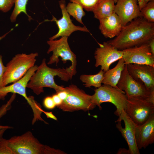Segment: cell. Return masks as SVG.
<instances>
[{
	"label": "cell",
	"instance_id": "6da1fadb",
	"mask_svg": "<svg viewBox=\"0 0 154 154\" xmlns=\"http://www.w3.org/2000/svg\"><path fill=\"white\" fill-rule=\"evenodd\" d=\"M154 38V23L142 17L136 18L122 27L119 34L107 42L119 50L147 43Z\"/></svg>",
	"mask_w": 154,
	"mask_h": 154
},
{
	"label": "cell",
	"instance_id": "7a4b0ae2",
	"mask_svg": "<svg viewBox=\"0 0 154 154\" xmlns=\"http://www.w3.org/2000/svg\"><path fill=\"white\" fill-rule=\"evenodd\" d=\"M57 76L60 79L68 82L72 79L71 71L69 67L66 69L52 68L48 66L45 58H44L34 74L31 77L27 88L31 89L37 95L44 92L43 88L48 87L54 89L57 93L64 90L65 88L58 86L54 80L55 76Z\"/></svg>",
	"mask_w": 154,
	"mask_h": 154
},
{
	"label": "cell",
	"instance_id": "3957f363",
	"mask_svg": "<svg viewBox=\"0 0 154 154\" xmlns=\"http://www.w3.org/2000/svg\"><path fill=\"white\" fill-rule=\"evenodd\" d=\"M13 154H64L60 150L41 143L31 131L7 139Z\"/></svg>",
	"mask_w": 154,
	"mask_h": 154
},
{
	"label": "cell",
	"instance_id": "277c9868",
	"mask_svg": "<svg viewBox=\"0 0 154 154\" xmlns=\"http://www.w3.org/2000/svg\"><path fill=\"white\" fill-rule=\"evenodd\" d=\"M38 56L37 52L16 55L6 65L3 78L2 87L21 79L35 65L36 58Z\"/></svg>",
	"mask_w": 154,
	"mask_h": 154
},
{
	"label": "cell",
	"instance_id": "5b68a950",
	"mask_svg": "<svg viewBox=\"0 0 154 154\" xmlns=\"http://www.w3.org/2000/svg\"><path fill=\"white\" fill-rule=\"evenodd\" d=\"M127 97L124 92L110 86L104 85L95 90L92 95V101L100 110L101 104L108 102L114 104L116 108L114 114L119 117L125 108Z\"/></svg>",
	"mask_w": 154,
	"mask_h": 154
},
{
	"label": "cell",
	"instance_id": "8992f818",
	"mask_svg": "<svg viewBox=\"0 0 154 154\" xmlns=\"http://www.w3.org/2000/svg\"><path fill=\"white\" fill-rule=\"evenodd\" d=\"M67 92L66 98L57 106L64 112H73L92 110L96 106L92 101V95L86 94L77 86L71 84L65 88Z\"/></svg>",
	"mask_w": 154,
	"mask_h": 154
},
{
	"label": "cell",
	"instance_id": "52a82bcc",
	"mask_svg": "<svg viewBox=\"0 0 154 154\" xmlns=\"http://www.w3.org/2000/svg\"><path fill=\"white\" fill-rule=\"evenodd\" d=\"M117 86L124 92L127 97L144 100L154 104V89L148 90L142 81L133 79L128 73L126 64Z\"/></svg>",
	"mask_w": 154,
	"mask_h": 154
},
{
	"label": "cell",
	"instance_id": "ba28073f",
	"mask_svg": "<svg viewBox=\"0 0 154 154\" xmlns=\"http://www.w3.org/2000/svg\"><path fill=\"white\" fill-rule=\"evenodd\" d=\"M68 37L63 36L57 40H49L47 41V43L49 46L47 53L48 54L51 52L53 53L47 64L50 65L56 63L57 65L59 61L60 57L61 58V60L64 64L66 63L67 60L70 61L72 64L69 67L72 78L76 73V57L69 46Z\"/></svg>",
	"mask_w": 154,
	"mask_h": 154
},
{
	"label": "cell",
	"instance_id": "9c48e42d",
	"mask_svg": "<svg viewBox=\"0 0 154 154\" xmlns=\"http://www.w3.org/2000/svg\"><path fill=\"white\" fill-rule=\"evenodd\" d=\"M127 97L124 110L136 125L143 124L154 114V104L142 99Z\"/></svg>",
	"mask_w": 154,
	"mask_h": 154
},
{
	"label": "cell",
	"instance_id": "30bf717a",
	"mask_svg": "<svg viewBox=\"0 0 154 154\" xmlns=\"http://www.w3.org/2000/svg\"><path fill=\"white\" fill-rule=\"evenodd\" d=\"M98 44L99 47L94 53L95 66H100L101 69L105 72L109 69L112 64L122 58L123 50H118L107 42Z\"/></svg>",
	"mask_w": 154,
	"mask_h": 154
},
{
	"label": "cell",
	"instance_id": "8fae6325",
	"mask_svg": "<svg viewBox=\"0 0 154 154\" xmlns=\"http://www.w3.org/2000/svg\"><path fill=\"white\" fill-rule=\"evenodd\" d=\"M123 50L122 58L125 64H136L154 66V55L151 52L148 43Z\"/></svg>",
	"mask_w": 154,
	"mask_h": 154
},
{
	"label": "cell",
	"instance_id": "7c38bea8",
	"mask_svg": "<svg viewBox=\"0 0 154 154\" xmlns=\"http://www.w3.org/2000/svg\"><path fill=\"white\" fill-rule=\"evenodd\" d=\"M59 4L62 12V18L57 20L52 16V19L50 20L56 23L58 27V31L56 35L50 38L49 40H54L60 37H68L72 33L76 31L90 33L89 31L85 26H77L72 23L70 15L67 11L66 1L64 0L59 1Z\"/></svg>",
	"mask_w": 154,
	"mask_h": 154
},
{
	"label": "cell",
	"instance_id": "4fadbf2b",
	"mask_svg": "<svg viewBox=\"0 0 154 154\" xmlns=\"http://www.w3.org/2000/svg\"><path fill=\"white\" fill-rule=\"evenodd\" d=\"M116 127L126 141L130 154H139L136 143L135 131L137 125L123 110L118 119L116 121Z\"/></svg>",
	"mask_w": 154,
	"mask_h": 154
},
{
	"label": "cell",
	"instance_id": "5bb4252c",
	"mask_svg": "<svg viewBox=\"0 0 154 154\" xmlns=\"http://www.w3.org/2000/svg\"><path fill=\"white\" fill-rule=\"evenodd\" d=\"M116 3L114 12L119 17L122 27L142 17L138 0H118Z\"/></svg>",
	"mask_w": 154,
	"mask_h": 154
},
{
	"label": "cell",
	"instance_id": "9a60e30c",
	"mask_svg": "<svg viewBox=\"0 0 154 154\" xmlns=\"http://www.w3.org/2000/svg\"><path fill=\"white\" fill-rule=\"evenodd\" d=\"M126 65L128 73L133 79L142 81L148 90L154 89V66L136 64Z\"/></svg>",
	"mask_w": 154,
	"mask_h": 154
},
{
	"label": "cell",
	"instance_id": "2e32d148",
	"mask_svg": "<svg viewBox=\"0 0 154 154\" xmlns=\"http://www.w3.org/2000/svg\"><path fill=\"white\" fill-rule=\"evenodd\" d=\"M135 138L139 150L145 148L154 142V114L141 125H137L135 131Z\"/></svg>",
	"mask_w": 154,
	"mask_h": 154
},
{
	"label": "cell",
	"instance_id": "e0dca14e",
	"mask_svg": "<svg viewBox=\"0 0 154 154\" xmlns=\"http://www.w3.org/2000/svg\"><path fill=\"white\" fill-rule=\"evenodd\" d=\"M38 66L35 65L31 68L20 80L13 84L0 88V100H4L5 97L9 93L17 94L26 100L29 103L31 100L30 96H27L26 88L31 77L38 68Z\"/></svg>",
	"mask_w": 154,
	"mask_h": 154
},
{
	"label": "cell",
	"instance_id": "ac0fdd59",
	"mask_svg": "<svg viewBox=\"0 0 154 154\" xmlns=\"http://www.w3.org/2000/svg\"><path fill=\"white\" fill-rule=\"evenodd\" d=\"M99 21V29L106 38H112L117 37L121 30L122 26L120 19L115 12Z\"/></svg>",
	"mask_w": 154,
	"mask_h": 154
},
{
	"label": "cell",
	"instance_id": "d6986e66",
	"mask_svg": "<svg viewBox=\"0 0 154 154\" xmlns=\"http://www.w3.org/2000/svg\"><path fill=\"white\" fill-rule=\"evenodd\" d=\"M125 65V64L122 58L119 59L117 64L114 67L109 69L104 72V78L102 83L104 85H108L118 89L117 85Z\"/></svg>",
	"mask_w": 154,
	"mask_h": 154
},
{
	"label": "cell",
	"instance_id": "ffe728a7",
	"mask_svg": "<svg viewBox=\"0 0 154 154\" xmlns=\"http://www.w3.org/2000/svg\"><path fill=\"white\" fill-rule=\"evenodd\" d=\"M115 3L112 0H100L92 11L94 17L99 20L112 14L115 12Z\"/></svg>",
	"mask_w": 154,
	"mask_h": 154
},
{
	"label": "cell",
	"instance_id": "44dd1931",
	"mask_svg": "<svg viewBox=\"0 0 154 154\" xmlns=\"http://www.w3.org/2000/svg\"><path fill=\"white\" fill-rule=\"evenodd\" d=\"M104 72L102 69L97 74L94 75H81L80 80L84 83L86 87L90 88L92 86L99 88L102 86V81L104 78Z\"/></svg>",
	"mask_w": 154,
	"mask_h": 154
},
{
	"label": "cell",
	"instance_id": "7402d4cb",
	"mask_svg": "<svg viewBox=\"0 0 154 154\" xmlns=\"http://www.w3.org/2000/svg\"><path fill=\"white\" fill-rule=\"evenodd\" d=\"M67 12L79 23L83 25L82 18L85 15L83 7L79 4L74 2H69L66 6Z\"/></svg>",
	"mask_w": 154,
	"mask_h": 154
},
{
	"label": "cell",
	"instance_id": "603a6c76",
	"mask_svg": "<svg viewBox=\"0 0 154 154\" xmlns=\"http://www.w3.org/2000/svg\"><path fill=\"white\" fill-rule=\"evenodd\" d=\"M28 1V0H15L14 7L10 17L12 22H15L17 17L21 13H24L27 16L29 21L32 19L27 12L26 7Z\"/></svg>",
	"mask_w": 154,
	"mask_h": 154
},
{
	"label": "cell",
	"instance_id": "cb8c5ba5",
	"mask_svg": "<svg viewBox=\"0 0 154 154\" xmlns=\"http://www.w3.org/2000/svg\"><path fill=\"white\" fill-rule=\"evenodd\" d=\"M142 17L147 21L154 22V0L147 2L140 10Z\"/></svg>",
	"mask_w": 154,
	"mask_h": 154
},
{
	"label": "cell",
	"instance_id": "d4e9b609",
	"mask_svg": "<svg viewBox=\"0 0 154 154\" xmlns=\"http://www.w3.org/2000/svg\"><path fill=\"white\" fill-rule=\"evenodd\" d=\"M70 2L77 3L88 11H92L100 0H69Z\"/></svg>",
	"mask_w": 154,
	"mask_h": 154
},
{
	"label": "cell",
	"instance_id": "484cf974",
	"mask_svg": "<svg viewBox=\"0 0 154 154\" xmlns=\"http://www.w3.org/2000/svg\"><path fill=\"white\" fill-rule=\"evenodd\" d=\"M0 154H13L7 140L3 137L0 139Z\"/></svg>",
	"mask_w": 154,
	"mask_h": 154
},
{
	"label": "cell",
	"instance_id": "4316f807",
	"mask_svg": "<svg viewBox=\"0 0 154 154\" xmlns=\"http://www.w3.org/2000/svg\"><path fill=\"white\" fill-rule=\"evenodd\" d=\"M15 0H0V11L4 13L9 11L14 4Z\"/></svg>",
	"mask_w": 154,
	"mask_h": 154
},
{
	"label": "cell",
	"instance_id": "83f0119b",
	"mask_svg": "<svg viewBox=\"0 0 154 154\" xmlns=\"http://www.w3.org/2000/svg\"><path fill=\"white\" fill-rule=\"evenodd\" d=\"M12 30L13 29H12L9 32L0 37V41L5 37L6 35L12 31ZM6 66H5L3 64L2 59V56L0 54V88L2 87L3 76L6 70Z\"/></svg>",
	"mask_w": 154,
	"mask_h": 154
},
{
	"label": "cell",
	"instance_id": "f1b7e54d",
	"mask_svg": "<svg viewBox=\"0 0 154 154\" xmlns=\"http://www.w3.org/2000/svg\"><path fill=\"white\" fill-rule=\"evenodd\" d=\"M43 104L46 108L50 110L54 109L56 106L51 96H47L44 98L43 101Z\"/></svg>",
	"mask_w": 154,
	"mask_h": 154
},
{
	"label": "cell",
	"instance_id": "f546056e",
	"mask_svg": "<svg viewBox=\"0 0 154 154\" xmlns=\"http://www.w3.org/2000/svg\"><path fill=\"white\" fill-rule=\"evenodd\" d=\"M52 97L56 106H58L62 103V101L57 94L53 95Z\"/></svg>",
	"mask_w": 154,
	"mask_h": 154
},
{
	"label": "cell",
	"instance_id": "4dcf8cb0",
	"mask_svg": "<svg viewBox=\"0 0 154 154\" xmlns=\"http://www.w3.org/2000/svg\"><path fill=\"white\" fill-rule=\"evenodd\" d=\"M56 94L58 95L62 101L64 100L67 96V92L65 89L64 90L60 91Z\"/></svg>",
	"mask_w": 154,
	"mask_h": 154
},
{
	"label": "cell",
	"instance_id": "1f68e13d",
	"mask_svg": "<svg viewBox=\"0 0 154 154\" xmlns=\"http://www.w3.org/2000/svg\"><path fill=\"white\" fill-rule=\"evenodd\" d=\"M148 43L151 52L154 55V38L151 39Z\"/></svg>",
	"mask_w": 154,
	"mask_h": 154
},
{
	"label": "cell",
	"instance_id": "d6a6232c",
	"mask_svg": "<svg viewBox=\"0 0 154 154\" xmlns=\"http://www.w3.org/2000/svg\"><path fill=\"white\" fill-rule=\"evenodd\" d=\"M42 112L44 113L47 118H50L55 120L57 121L56 117L53 115L52 112H47L42 110Z\"/></svg>",
	"mask_w": 154,
	"mask_h": 154
},
{
	"label": "cell",
	"instance_id": "836d02e7",
	"mask_svg": "<svg viewBox=\"0 0 154 154\" xmlns=\"http://www.w3.org/2000/svg\"><path fill=\"white\" fill-rule=\"evenodd\" d=\"M117 154H130L129 150L125 148H120Z\"/></svg>",
	"mask_w": 154,
	"mask_h": 154
},
{
	"label": "cell",
	"instance_id": "e575fe53",
	"mask_svg": "<svg viewBox=\"0 0 154 154\" xmlns=\"http://www.w3.org/2000/svg\"><path fill=\"white\" fill-rule=\"evenodd\" d=\"M138 4L140 10L145 5L144 0H138Z\"/></svg>",
	"mask_w": 154,
	"mask_h": 154
},
{
	"label": "cell",
	"instance_id": "d590c367",
	"mask_svg": "<svg viewBox=\"0 0 154 154\" xmlns=\"http://www.w3.org/2000/svg\"><path fill=\"white\" fill-rule=\"evenodd\" d=\"M8 129L7 128H4L0 129V139L3 137L5 132Z\"/></svg>",
	"mask_w": 154,
	"mask_h": 154
},
{
	"label": "cell",
	"instance_id": "8d00e7d4",
	"mask_svg": "<svg viewBox=\"0 0 154 154\" xmlns=\"http://www.w3.org/2000/svg\"><path fill=\"white\" fill-rule=\"evenodd\" d=\"M1 116V115L0 114V116ZM4 128H7L8 129H10L12 128V127L8 126H3L0 125V129Z\"/></svg>",
	"mask_w": 154,
	"mask_h": 154
},
{
	"label": "cell",
	"instance_id": "74e56055",
	"mask_svg": "<svg viewBox=\"0 0 154 154\" xmlns=\"http://www.w3.org/2000/svg\"><path fill=\"white\" fill-rule=\"evenodd\" d=\"M151 0H144L145 3L146 4L147 2Z\"/></svg>",
	"mask_w": 154,
	"mask_h": 154
},
{
	"label": "cell",
	"instance_id": "f35d334b",
	"mask_svg": "<svg viewBox=\"0 0 154 154\" xmlns=\"http://www.w3.org/2000/svg\"><path fill=\"white\" fill-rule=\"evenodd\" d=\"M112 1H113L115 3H116L117 2V1L118 0H112Z\"/></svg>",
	"mask_w": 154,
	"mask_h": 154
}]
</instances>
